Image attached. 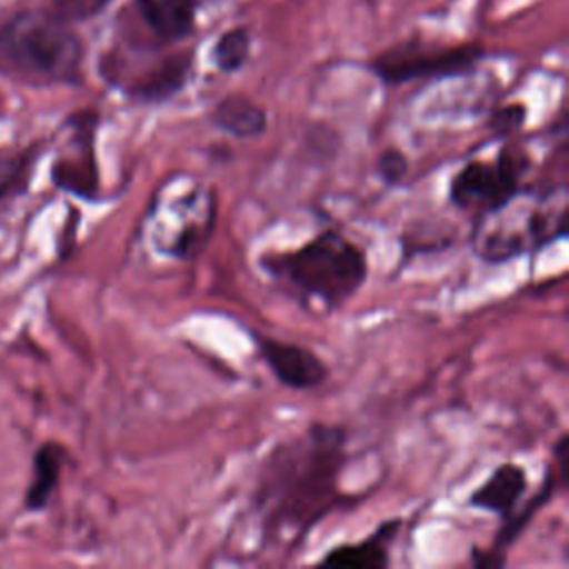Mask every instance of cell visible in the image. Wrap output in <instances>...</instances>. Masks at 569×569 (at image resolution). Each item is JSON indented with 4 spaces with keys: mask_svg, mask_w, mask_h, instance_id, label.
Returning <instances> with one entry per match:
<instances>
[{
    "mask_svg": "<svg viewBox=\"0 0 569 569\" xmlns=\"http://www.w3.org/2000/svg\"><path fill=\"white\" fill-rule=\"evenodd\" d=\"M347 442L345 427L313 422L264 456L251 511L267 545L298 547L322 518L351 500L338 485L349 460Z\"/></svg>",
    "mask_w": 569,
    "mask_h": 569,
    "instance_id": "6da1fadb",
    "label": "cell"
},
{
    "mask_svg": "<svg viewBox=\"0 0 569 569\" xmlns=\"http://www.w3.org/2000/svg\"><path fill=\"white\" fill-rule=\"evenodd\" d=\"M258 267L300 302H318L322 311L342 309L369 278L365 249L333 229L296 249L262 253Z\"/></svg>",
    "mask_w": 569,
    "mask_h": 569,
    "instance_id": "7a4b0ae2",
    "label": "cell"
},
{
    "mask_svg": "<svg viewBox=\"0 0 569 569\" xmlns=\"http://www.w3.org/2000/svg\"><path fill=\"white\" fill-rule=\"evenodd\" d=\"M567 213L565 184L520 187L473 220V253L489 264L536 253L567 236Z\"/></svg>",
    "mask_w": 569,
    "mask_h": 569,
    "instance_id": "3957f363",
    "label": "cell"
},
{
    "mask_svg": "<svg viewBox=\"0 0 569 569\" xmlns=\"http://www.w3.org/2000/svg\"><path fill=\"white\" fill-rule=\"evenodd\" d=\"M0 56L29 80L76 82L82 42L51 13H20L0 29Z\"/></svg>",
    "mask_w": 569,
    "mask_h": 569,
    "instance_id": "277c9868",
    "label": "cell"
},
{
    "mask_svg": "<svg viewBox=\"0 0 569 569\" xmlns=\"http://www.w3.org/2000/svg\"><path fill=\"white\" fill-rule=\"evenodd\" d=\"M216 193L198 180H169L147 211L151 247L167 258L196 260L216 229Z\"/></svg>",
    "mask_w": 569,
    "mask_h": 569,
    "instance_id": "5b68a950",
    "label": "cell"
},
{
    "mask_svg": "<svg viewBox=\"0 0 569 569\" xmlns=\"http://www.w3.org/2000/svg\"><path fill=\"white\" fill-rule=\"evenodd\" d=\"M527 169V156L511 147H502L493 160H469L449 182V202L476 220L520 189Z\"/></svg>",
    "mask_w": 569,
    "mask_h": 569,
    "instance_id": "8992f818",
    "label": "cell"
},
{
    "mask_svg": "<svg viewBox=\"0 0 569 569\" xmlns=\"http://www.w3.org/2000/svg\"><path fill=\"white\" fill-rule=\"evenodd\" d=\"M482 56V49L476 44L433 47L422 42H402L376 56L369 69L385 84H402L409 80H431L469 73L476 69Z\"/></svg>",
    "mask_w": 569,
    "mask_h": 569,
    "instance_id": "52a82bcc",
    "label": "cell"
},
{
    "mask_svg": "<svg viewBox=\"0 0 569 569\" xmlns=\"http://www.w3.org/2000/svg\"><path fill=\"white\" fill-rule=\"evenodd\" d=\"M253 342L262 362L287 389L309 391L320 387L329 378V367L309 347L260 333H253Z\"/></svg>",
    "mask_w": 569,
    "mask_h": 569,
    "instance_id": "ba28073f",
    "label": "cell"
},
{
    "mask_svg": "<svg viewBox=\"0 0 569 569\" xmlns=\"http://www.w3.org/2000/svg\"><path fill=\"white\" fill-rule=\"evenodd\" d=\"M93 129L96 118L82 113L76 124V151L64 153L53 167V182L80 198H93L98 191V167L93 153Z\"/></svg>",
    "mask_w": 569,
    "mask_h": 569,
    "instance_id": "9c48e42d",
    "label": "cell"
},
{
    "mask_svg": "<svg viewBox=\"0 0 569 569\" xmlns=\"http://www.w3.org/2000/svg\"><path fill=\"white\" fill-rule=\"evenodd\" d=\"M191 73V53L180 51L164 56L151 67H147L144 73H138L131 82L124 84V91L129 98L144 102V104H160L178 96Z\"/></svg>",
    "mask_w": 569,
    "mask_h": 569,
    "instance_id": "30bf717a",
    "label": "cell"
},
{
    "mask_svg": "<svg viewBox=\"0 0 569 569\" xmlns=\"http://www.w3.org/2000/svg\"><path fill=\"white\" fill-rule=\"evenodd\" d=\"M527 487L529 478L525 467H520L518 462H502L485 478L478 489L471 491L467 505L480 511H489L500 520H507L520 507Z\"/></svg>",
    "mask_w": 569,
    "mask_h": 569,
    "instance_id": "8fae6325",
    "label": "cell"
},
{
    "mask_svg": "<svg viewBox=\"0 0 569 569\" xmlns=\"http://www.w3.org/2000/svg\"><path fill=\"white\" fill-rule=\"evenodd\" d=\"M400 518L385 520L371 536L331 547L318 565L322 567H347V569H382L389 565V545L398 536Z\"/></svg>",
    "mask_w": 569,
    "mask_h": 569,
    "instance_id": "7c38bea8",
    "label": "cell"
},
{
    "mask_svg": "<svg viewBox=\"0 0 569 569\" xmlns=\"http://www.w3.org/2000/svg\"><path fill=\"white\" fill-rule=\"evenodd\" d=\"M211 124L240 140L258 138L267 129V111L247 96H224L209 113Z\"/></svg>",
    "mask_w": 569,
    "mask_h": 569,
    "instance_id": "4fadbf2b",
    "label": "cell"
},
{
    "mask_svg": "<svg viewBox=\"0 0 569 569\" xmlns=\"http://www.w3.org/2000/svg\"><path fill=\"white\" fill-rule=\"evenodd\" d=\"M147 27L164 42H176L193 31V0H138Z\"/></svg>",
    "mask_w": 569,
    "mask_h": 569,
    "instance_id": "5bb4252c",
    "label": "cell"
},
{
    "mask_svg": "<svg viewBox=\"0 0 569 569\" xmlns=\"http://www.w3.org/2000/svg\"><path fill=\"white\" fill-rule=\"evenodd\" d=\"M62 469V449L53 442L42 445L33 456V473L31 482L24 491V507L31 511H40L47 507Z\"/></svg>",
    "mask_w": 569,
    "mask_h": 569,
    "instance_id": "9a60e30c",
    "label": "cell"
},
{
    "mask_svg": "<svg viewBox=\"0 0 569 569\" xmlns=\"http://www.w3.org/2000/svg\"><path fill=\"white\" fill-rule=\"evenodd\" d=\"M249 49H251L249 31L242 27L229 29L213 44V62L224 73L238 71L247 62Z\"/></svg>",
    "mask_w": 569,
    "mask_h": 569,
    "instance_id": "2e32d148",
    "label": "cell"
},
{
    "mask_svg": "<svg viewBox=\"0 0 569 569\" xmlns=\"http://www.w3.org/2000/svg\"><path fill=\"white\" fill-rule=\"evenodd\" d=\"M111 0H56L51 16H56L62 22H78V20H87L93 18L96 13H100Z\"/></svg>",
    "mask_w": 569,
    "mask_h": 569,
    "instance_id": "e0dca14e",
    "label": "cell"
},
{
    "mask_svg": "<svg viewBox=\"0 0 569 569\" xmlns=\"http://www.w3.org/2000/svg\"><path fill=\"white\" fill-rule=\"evenodd\" d=\"M407 171H409V160H407V156H405L402 151H398V149H385V151L378 156V160H376V173H378V178H380L385 184H389V187L400 184V182L405 180Z\"/></svg>",
    "mask_w": 569,
    "mask_h": 569,
    "instance_id": "ac0fdd59",
    "label": "cell"
},
{
    "mask_svg": "<svg viewBox=\"0 0 569 569\" xmlns=\"http://www.w3.org/2000/svg\"><path fill=\"white\" fill-rule=\"evenodd\" d=\"M525 118H527V109L525 104H507V107H500L491 113L489 118V129L505 138V136H511L516 133L522 124H525Z\"/></svg>",
    "mask_w": 569,
    "mask_h": 569,
    "instance_id": "d6986e66",
    "label": "cell"
},
{
    "mask_svg": "<svg viewBox=\"0 0 569 569\" xmlns=\"http://www.w3.org/2000/svg\"><path fill=\"white\" fill-rule=\"evenodd\" d=\"M22 169H24V158H0V198L22 176Z\"/></svg>",
    "mask_w": 569,
    "mask_h": 569,
    "instance_id": "ffe728a7",
    "label": "cell"
}]
</instances>
